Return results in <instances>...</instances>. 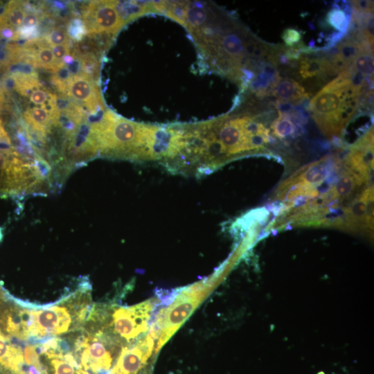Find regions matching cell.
<instances>
[{
    "instance_id": "cell-1",
    "label": "cell",
    "mask_w": 374,
    "mask_h": 374,
    "mask_svg": "<svg viewBox=\"0 0 374 374\" xmlns=\"http://www.w3.org/2000/svg\"><path fill=\"white\" fill-rule=\"evenodd\" d=\"M373 148L357 141L303 166L278 187L273 226L373 227Z\"/></svg>"
},
{
    "instance_id": "cell-2",
    "label": "cell",
    "mask_w": 374,
    "mask_h": 374,
    "mask_svg": "<svg viewBox=\"0 0 374 374\" xmlns=\"http://www.w3.org/2000/svg\"><path fill=\"white\" fill-rule=\"evenodd\" d=\"M181 24L192 35L208 67L240 84L247 73H256L269 61L274 46L211 3H190Z\"/></svg>"
},
{
    "instance_id": "cell-3",
    "label": "cell",
    "mask_w": 374,
    "mask_h": 374,
    "mask_svg": "<svg viewBox=\"0 0 374 374\" xmlns=\"http://www.w3.org/2000/svg\"><path fill=\"white\" fill-rule=\"evenodd\" d=\"M271 114L245 108L194 125H186L188 152L204 154L220 164L245 154L267 153L276 143L269 125Z\"/></svg>"
},
{
    "instance_id": "cell-4",
    "label": "cell",
    "mask_w": 374,
    "mask_h": 374,
    "mask_svg": "<svg viewBox=\"0 0 374 374\" xmlns=\"http://www.w3.org/2000/svg\"><path fill=\"white\" fill-rule=\"evenodd\" d=\"M364 96L354 87L348 70H344L316 93L308 111L323 135L338 141L359 111Z\"/></svg>"
},
{
    "instance_id": "cell-5",
    "label": "cell",
    "mask_w": 374,
    "mask_h": 374,
    "mask_svg": "<svg viewBox=\"0 0 374 374\" xmlns=\"http://www.w3.org/2000/svg\"><path fill=\"white\" fill-rule=\"evenodd\" d=\"M208 286L205 282L179 288L175 299L159 308L152 317L149 332L155 339L157 353L190 317L204 299Z\"/></svg>"
},
{
    "instance_id": "cell-6",
    "label": "cell",
    "mask_w": 374,
    "mask_h": 374,
    "mask_svg": "<svg viewBox=\"0 0 374 374\" xmlns=\"http://www.w3.org/2000/svg\"><path fill=\"white\" fill-rule=\"evenodd\" d=\"M157 304L150 299L132 306L112 307L107 328L131 345L149 330Z\"/></svg>"
},
{
    "instance_id": "cell-7",
    "label": "cell",
    "mask_w": 374,
    "mask_h": 374,
    "mask_svg": "<svg viewBox=\"0 0 374 374\" xmlns=\"http://www.w3.org/2000/svg\"><path fill=\"white\" fill-rule=\"evenodd\" d=\"M87 30L108 37H114L127 24L121 15L116 1H94L83 15Z\"/></svg>"
},
{
    "instance_id": "cell-8",
    "label": "cell",
    "mask_w": 374,
    "mask_h": 374,
    "mask_svg": "<svg viewBox=\"0 0 374 374\" xmlns=\"http://www.w3.org/2000/svg\"><path fill=\"white\" fill-rule=\"evenodd\" d=\"M154 341L149 332L132 344L124 346L109 374H137L151 355Z\"/></svg>"
},
{
    "instance_id": "cell-9",
    "label": "cell",
    "mask_w": 374,
    "mask_h": 374,
    "mask_svg": "<svg viewBox=\"0 0 374 374\" xmlns=\"http://www.w3.org/2000/svg\"><path fill=\"white\" fill-rule=\"evenodd\" d=\"M314 51L310 47L305 48L298 61L294 74L301 84L319 86L337 74L327 56L314 55Z\"/></svg>"
},
{
    "instance_id": "cell-10",
    "label": "cell",
    "mask_w": 374,
    "mask_h": 374,
    "mask_svg": "<svg viewBox=\"0 0 374 374\" xmlns=\"http://www.w3.org/2000/svg\"><path fill=\"white\" fill-rule=\"evenodd\" d=\"M38 332L39 344L57 335L67 332L73 319L66 307L51 306L33 310Z\"/></svg>"
},
{
    "instance_id": "cell-11",
    "label": "cell",
    "mask_w": 374,
    "mask_h": 374,
    "mask_svg": "<svg viewBox=\"0 0 374 374\" xmlns=\"http://www.w3.org/2000/svg\"><path fill=\"white\" fill-rule=\"evenodd\" d=\"M60 85L69 97L90 112L105 109L99 89L92 78L85 74L72 75Z\"/></svg>"
},
{
    "instance_id": "cell-12",
    "label": "cell",
    "mask_w": 374,
    "mask_h": 374,
    "mask_svg": "<svg viewBox=\"0 0 374 374\" xmlns=\"http://www.w3.org/2000/svg\"><path fill=\"white\" fill-rule=\"evenodd\" d=\"M279 71L269 62H265L260 68L247 90L256 98L270 96L273 88L280 80Z\"/></svg>"
},
{
    "instance_id": "cell-13",
    "label": "cell",
    "mask_w": 374,
    "mask_h": 374,
    "mask_svg": "<svg viewBox=\"0 0 374 374\" xmlns=\"http://www.w3.org/2000/svg\"><path fill=\"white\" fill-rule=\"evenodd\" d=\"M310 95L299 82L291 77H281L270 93V96L277 98L278 101L288 103L303 102Z\"/></svg>"
},
{
    "instance_id": "cell-14",
    "label": "cell",
    "mask_w": 374,
    "mask_h": 374,
    "mask_svg": "<svg viewBox=\"0 0 374 374\" xmlns=\"http://www.w3.org/2000/svg\"><path fill=\"white\" fill-rule=\"evenodd\" d=\"M350 15L348 7L344 8V7H341L338 4H334L332 8L327 12L325 22L328 26L336 30L335 35L330 40V47H333L337 42H339L346 35L350 24Z\"/></svg>"
},
{
    "instance_id": "cell-15",
    "label": "cell",
    "mask_w": 374,
    "mask_h": 374,
    "mask_svg": "<svg viewBox=\"0 0 374 374\" xmlns=\"http://www.w3.org/2000/svg\"><path fill=\"white\" fill-rule=\"evenodd\" d=\"M56 110L50 112L45 106L28 109L24 113L26 121L44 136L48 132L57 117Z\"/></svg>"
},
{
    "instance_id": "cell-16",
    "label": "cell",
    "mask_w": 374,
    "mask_h": 374,
    "mask_svg": "<svg viewBox=\"0 0 374 374\" xmlns=\"http://www.w3.org/2000/svg\"><path fill=\"white\" fill-rule=\"evenodd\" d=\"M26 16L25 10L19 1H10L0 15V26L15 29L20 28Z\"/></svg>"
},
{
    "instance_id": "cell-17",
    "label": "cell",
    "mask_w": 374,
    "mask_h": 374,
    "mask_svg": "<svg viewBox=\"0 0 374 374\" xmlns=\"http://www.w3.org/2000/svg\"><path fill=\"white\" fill-rule=\"evenodd\" d=\"M32 61L36 65L46 69L56 71L62 66L63 63L57 61L51 48L48 46H40L30 54Z\"/></svg>"
},
{
    "instance_id": "cell-18",
    "label": "cell",
    "mask_w": 374,
    "mask_h": 374,
    "mask_svg": "<svg viewBox=\"0 0 374 374\" xmlns=\"http://www.w3.org/2000/svg\"><path fill=\"white\" fill-rule=\"evenodd\" d=\"M87 33L85 24L80 19H73L68 26L67 35L74 40H80Z\"/></svg>"
},
{
    "instance_id": "cell-19",
    "label": "cell",
    "mask_w": 374,
    "mask_h": 374,
    "mask_svg": "<svg viewBox=\"0 0 374 374\" xmlns=\"http://www.w3.org/2000/svg\"><path fill=\"white\" fill-rule=\"evenodd\" d=\"M302 38V32L293 28H286L282 34V39L286 46L292 48L299 46Z\"/></svg>"
},
{
    "instance_id": "cell-20",
    "label": "cell",
    "mask_w": 374,
    "mask_h": 374,
    "mask_svg": "<svg viewBox=\"0 0 374 374\" xmlns=\"http://www.w3.org/2000/svg\"><path fill=\"white\" fill-rule=\"evenodd\" d=\"M46 42L52 46L67 43V33L62 29L55 28L46 35Z\"/></svg>"
},
{
    "instance_id": "cell-21",
    "label": "cell",
    "mask_w": 374,
    "mask_h": 374,
    "mask_svg": "<svg viewBox=\"0 0 374 374\" xmlns=\"http://www.w3.org/2000/svg\"><path fill=\"white\" fill-rule=\"evenodd\" d=\"M51 363L54 368L55 374H74V366L62 359H51Z\"/></svg>"
},
{
    "instance_id": "cell-22",
    "label": "cell",
    "mask_w": 374,
    "mask_h": 374,
    "mask_svg": "<svg viewBox=\"0 0 374 374\" xmlns=\"http://www.w3.org/2000/svg\"><path fill=\"white\" fill-rule=\"evenodd\" d=\"M353 10L362 12H373V1H352Z\"/></svg>"
},
{
    "instance_id": "cell-23",
    "label": "cell",
    "mask_w": 374,
    "mask_h": 374,
    "mask_svg": "<svg viewBox=\"0 0 374 374\" xmlns=\"http://www.w3.org/2000/svg\"><path fill=\"white\" fill-rule=\"evenodd\" d=\"M52 52L55 60L60 62L64 59L69 53L68 43L52 46Z\"/></svg>"
},
{
    "instance_id": "cell-24",
    "label": "cell",
    "mask_w": 374,
    "mask_h": 374,
    "mask_svg": "<svg viewBox=\"0 0 374 374\" xmlns=\"http://www.w3.org/2000/svg\"><path fill=\"white\" fill-rule=\"evenodd\" d=\"M48 93L44 89H37L32 91L30 100L35 105H44L48 100Z\"/></svg>"
},
{
    "instance_id": "cell-25",
    "label": "cell",
    "mask_w": 374,
    "mask_h": 374,
    "mask_svg": "<svg viewBox=\"0 0 374 374\" xmlns=\"http://www.w3.org/2000/svg\"><path fill=\"white\" fill-rule=\"evenodd\" d=\"M10 146V141L9 136L3 127L1 121L0 120V147L7 148Z\"/></svg>"
},
{
    "instance_id": "cell-26",
    "label": "cell",
    "mask_w": 374,
    "mask_h": 374,
    "mask_svg": "<svg viewBox=\"0 0 374 374\" xmlns=\"http://www.w3.org/2000/svg\"><path fill=\"white\" fill-rule=\"evenodd\" d=\"M5 90L4 87L1 81L0 80V107L2 105L5 99Z\"/></svg>"
},
{
    "instance_id": "cell-27",
    "label": "cell",
    "mask_w": 374,
    "mask_h": 374,
    "mask_svg": "<svg viewBox=\"0 0 374 374\" xmlns=\"http://www.w3.org/2000/svg\"><path fill=\"white\" fill-rule=\"evenodd\" d=\"M3 238V231H2V228L0 227V242L1 241Z\"/></svg>"
}]
</instances>
